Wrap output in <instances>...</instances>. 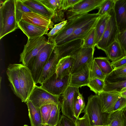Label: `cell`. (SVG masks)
<instances>
[{
    "label": "cell",
    "instance_id": "obj_1",
    "mask_svg": "<svg viewBox=\"0 0 126 126\" xmlns=\"http://www.w3.org/2000/svg\"><path fill=\"white\" fill-rule=\"evenodd\" d=\"M15 1L6 0L0 6V39L19 28L16 18Z\"/></svg>",
    "mask_w": 126,
    "mask_h": 126
},
{
    "label": "cell",
    "instance_id": "obj_2",
    "mask_svg": "<svg viewBox=\"0 0 126 126\" xmlns=\"http://www.w3.org/2000/svg\"><path fill=\"white\" fill-rule=\"evenodd\" d=\"M99 16L97 13H87L77 16L68 21L65 25L53 36L48 37V42L58 45L71 35L77 28Z\"/></svg>",
    "mask_w": 126,
    "mask_h": 126
},
{
    "label": "cell",
    "instance_id": "obj_3",
    "mask_svg": "<svg viewBox=\"0 0 126 126\" xmlns=\"http://www.w3.org/2000/svg\"><path fill=\"white\" fill-rule=\"evenodd\" d=\"M85 112L89 117L91 126H108L109 113L102 111L101 102L98 94L91 95L82 112Z\"/></svg>",
    "mask_w": 126,
    "mask_h": 126
},
{
    "label": "cell",
    "instance_id": "obj_4",
    "mask_svg": "<svg viewBox=\"0 0 126 126\" xmlns=\"http://www.w3.org/2000/svg\"><path fill=\"white\" fill-rule=\"evenodd\" d=\"M55 46L54 43L48 42L37 55L29 62L27 67L31 71L35 84L38 83L43 68Z\"/></svg>",
    "mask_w": 126,
    "mask_h": 126
},
{
    "label": "cell",
    "instance_id": "obj_5",
    "mask_svg": "<svg viewBox=\"0 0 126 126\" xmlns=\"http://www.w3.org/2000/svg\"><path fill=\"white\" fill-rule=\"evenodd\" d=\"M48 43L43 35L32 39L28 38L23 51L20 54L19 62L27 66L30 61L37 55Z\"/></svg>",
    "mask_w": 126,
    "mask_h": 126
},
{
    "label": "cell",
    "instance_id": "obj_6",
    "mask_svg": "<svg viewBox=\"0 0 126 126\" xmlns=\"http://www.w3.org/2000/svg\"><path fill=\"white\" fill-rule=\"evenodd\" d=\"M19 82L21 94V100L26 103L36 85L31 71L27 66L19 64Z\"/></svg>",
    "mask_w": 126,
    "mask_h": 126
},
{
    "label": "cell",
    "instance_id": "obj_7",
    "mask_svg": "<svg viewBox=\"0 0 126 126\" xmlns=\"http://www.w3.org/2000/svg\"><path fill=\"white\" fill-rule=\"evenodd\" d=\"M111 16L103 34L96 47L104 51L112 43L117 40L119 32L114 9L110 12Z\"/></svg>",
    "mask_w": 126,
    "mask_h": 126
},
{
    "label": "cell",
    "instance_id": "obj_8",
    "mask_svg": "<svg viewBox=\"0 0 126 126\" xmlns=\"http://www.w3.org/2000/svg\"><path fill=\"white\" fill-rule=\"evenodd\" d=\"M60 96L52 94L40 86L35 85L27 100L30 101L35 107L40 108L49 104L61 105Z\"/></svg>",
    "mask_w": 126,
    "mask_h": 126
},
{
    "label": "cell",
    "instance_id": "obj_9",
    "mask_svg": "<svg viewBox=\"0 0 126 126\" xmlns=\"http://www.w3.org/2000/svg\"><path fill=\"white\" fill-rule=\"evenodd\" d=\"M71 75L60 79L57 77L55 73L43 82L40 86L52 94L60 96L69 86Z\"/></svg>",
    "mask_w": 126,
    "mask_h": 126
},
{
    "label": "cell",
    "instance_id": "obj_10",
    "mask_svg": "<svg viewBox=\"0 0 126 126\" xmlns=\"http://www.w3.org/2000/svg\"><path fill=\"white\" fill-rule=\"evenodd\" d=\"M105 0H82L67 10L66 15L68 21L81 15L88 13L96 9H98Z\"/></svg>",
    "mask_w": 126,
    "mask_h": 126
},
{
    "label": "cell",
    "instance_id": "obj_11",
    "mask_svg": "<svg viewBox=\"0 0 126 126\" xmlns=\"http://www.w3.org/2000/svg\"><path fill=\"white\" fill-rule=\"evenodd\" d=\"M79 88L69 86L63 94L61 110L63 115L76 122V118L74 108L75 93Z\"/></svg>",
    "mask_w": 126,
    "mask_h": 126
},
{
    "label": "cell",
    "instance_id": "obj_12",
    "mask_svg": "<svg viewBox=\"0 0 126 126\" xmlns=\"http://www.w3.org/2000/svg\"><path fill=\"white\" fill-rule=\"evenodd\" d=\"M83 40L79 39L55 46L59 59L67 56H75L82 47Z\"/></svg>",
    "mask_w": 126,
    "mask_h": 126
},
{
    "label": "cell",
    "instance_id": "obj_13",
    "mask_svg": "<svg viewBox=\"0 0 126 126\" xmlns=\"http://www.w3.org/2000/svg\"><path fill=\"white\" fill-rule=\"evenodd\" d=\"M94 48L82 47L75 56V61L71 74L79 70L94 59Z\"/></svg>",
    "mask_w": 126,
    "mask_h": 126
},
{
    "label": "cell",
    "instance_id": "obj_14",
    "mask_svg": "<svg viewBox=\"0 0 126 126\" xmlns=\"http://www.w3.org/2000/svg\"><path fill=\"white\" fill-rule=\"evenodd\" d=\"M98 94L102 112L109 114L112 112L116 103L121 96L120 93L115 91H103Z\"/></svg>",
    "mask_w": 126,
    "mask_h": 126
},
{
    "label": "cell",
    "instance_id": "obj_15",
    "mask_svg": "<svg viewBox=\"0 0 126 126\" xmlns=\"http://www.w3.org/2000/svg\"><path fill=\"white\" fill-rule=\"evenodd\" d=\"M92 62L71 74L69 86L79 88L87 86L90 80V71Z\"/></svg>",
    "mask_w": 126,
    "mask_h": 126
},
{
    "label": "cell",
    "instance_id": "obj_16",
    "mask_svg": "<svg viewBox=\"0 0 126 126\" xmlns=\"http://www.w3.org/2000/svg\"><path fill=\"white\" fill-rule=\"evenodd\" d=\"M19 64H9L6 71L10 86L14 94L21 99V94L19 84Z\"/></svg>",
    "mask_w": 126,
    "mask_h": 126
},
{
    "label": "cell",
    "instance_id": "obj_17",
    "mask_svg": "<svg viewBox=\"0 0 126 126\" xmlns=\"http://www.w3.org/2000/svg\"><path fill=\"white\" fill-rule=\"evenodd\" d=\"M21 20L36 26L48 29H52L54 25L51 19L32 12L24 13Z\"/></svg>",
    "mask_w": 126,
    "mask_h": 126
},
{
    "label": "cell",
    "instance_id": "obj_18",
    "mask_svg": "<svg viewBox=\"0 0 126 126\" xmlns=\"http://www.w3.org/2000/svg\"><path fill=\"white\" fill-rule=\"evenodd\" d=\"M100 16L92 19L88 23L76 29L73 33L60 42L58 45H60L73 40L80 39L83 40L90 31L95 27Z\"/></svg>",
    "mask_w": 126,
    "mask_h": 126
},
{
    "label": "cell",
    "instance_id": "obj_19",
    "mask_svg": "<svg viewBox=\"0 0 126 126\" xmlns=\"http://www.w3.org/2000/svg\"><path fill=\"white\" fill-rule=\"evenodd\" d=\"M18 25L28 38L32 39L47 34L49 29L41 27L21 20Z\"/></svg>",
    "mask_w": 126,
    "mask_h": 126
},
{
    "label": "cell",
    "instance_id": "obj_20",
    "mask_svg": "<svg viewBox=\"0 0 126 126\" xmlns=\"http://www.w3.org/2000/svg\"><path fill=\"white\" fill-rule=\"evenodd\" d=\"M59 60L55 46L48 61L43 68L38 83L41 84L55 73Z\"/></svg>",
    "mask_w": 126,
    "mask_h": 126
},
{
    "label": "cell",
    "instance_id": "obj_21",
    "mask_svg": "<svg viewBox=\"0 0 126 126\" xmlns=\"http://www.w3.org/2000/svg\"><path fill=\"white\" fill-rule=\"evenodd\" d=\"M119 32L126 29V0H115L114 9Z\"/></svg>",
    "mask_w": 126,
    "mask_h": 126
},
{
    "label": "cell",
    "instance_id": "obj_22",
    "mask_svg": "<svg viewBox=\"0 0 126 126\" xmlns=\"http://www.w3.org/2000/svg\"><path fill=\"white\" fill-rule=\"evenodd\" d=\"M75 61V56H67L60 59L57 65L55 72L57 77L62 79L71 75Z\"/></svg>",
    "mask_w": 126,
    "mask_h": 126
},
{
    "label": "cell",
    "instance_id": "obj_23",
    "mask_svg": "<svg viewBox=\"0 0 126 126\" xmlns=\"http://www.w3.org/2000/svg\"><path fill=\"white\" fill-rule=\"evenodd\" d=\"M22 2L32 12L46 16L51 20L54 13L47 8L39 0H21Z\"/></svg>",
    "mask_w": 126,
    "mask_h": 126
},
{
    "label": "cell",
    "instance_id": "obj_24",
    "mask_svg": "<svg viewBox=\"0 0 126 126\" xmlns=\"http://www.w3.org/2000/svg\"><path fill=\"white\" fill-rule=\"evenodd\" d=\"M104 52L107 57L112 62L116 61L125 56L124 50L117 40L110 44Z\"/></svg>",
    "mask_w": 126,
    "mask_h": 126
},
{
    "label": "cell",
    "instance_id": "obj_25",
    "mask_svg": "<svg viewBox=\"0 0 126 126\" xmlns=\"http://www.w3.org/2000/svg\"><path fill=\"white\" fill-rule=\"evenodd\" d=\"M26 104L28 109L31 126H43L40 108L35 106L29 100L27 101Z\"/></svg>",
    "mask_w": 126,
    "mask_h": 126
},
{
    "label": "cell",
    "instance_id": "obj_26",
    "mask_svg": "<svg viewBox=\"0 0 126 126\" xmlns=\"http://www.w3.org/2000/svg\"><path fill=\"white\" fill-rule=\"evenodd\" d=\"M126 106L110 113L109 115L108 126H126V121L123 114Z\"/></svg>",
    "mask_w": 126,
    "mask_h": 126
},
{
    "label": "cell",
    "instance_id": "obj_27",
    "mask_svg": "<svg viewBox=\"0 0 126 126\" xmlns=\"http://www.w3.org/2000/svg\"><path fill=\"white\" fill-rule=\"evenodd\" d=\"M110 16V13L101 16L96 23L95 27V47L103 34Z\"/></svg>",
    "mask_w": 126,
    "mask_h": 126
},
{
    "label": "cell",
    "instance_id": "obj_28",
    "mask_svg": "<svg viewBox=\"0 0 126 126\" xmlns=\"http://www.w3.org/2000/svg\"><path fill=\"white\" fill-rule=\"evenodd\" d=\"M47 8L54 13L53 17L59 18L64 14L62 9V0H39Z\"/></svg>",
    "mask_w": 126,
    "mask_h": 126
},
{
    "label": "cell",
    "instance_id": "obj_29",
    "mask_svg": "<svg viewBox=\"0 0 126 126\" xmlns=\"http://www.w3.org/2000/svg\"><path fill=\"white\" fill-rule=\"evenodd\" d=\"M94 60L106 76L109 75L113 70L111 63L107 57L94 58Z\"/></svg>",
    "mask_w": 126,
    "mask_h": 126
},
{
    "label": "cell",
    "instance_id": "obj_30",
    "mask_svg": "<svg viewBox=\"0 0 126 126\" xmlns=\"http://www.w3.org/2000/svg\"><path fill=\"white\" fill-rule=\"evenodd\" d=\"M15 12L16 22L18 23L21 20L23 14L25 13L32 12L22 2L21 0H15Z\"/></svg>",
    "mask_w": 126,
    "mask_h": 126
},
{
    "label": "cell",
    "instance_id": "obj_31",
    "mask_svg": "<svg viewBox=\"0 0 126 126\" xmlns=\"http://www.w3.org/2000/svg\"><path fill=\"white\" fill-rule=\"evenodd\" d=\"M61 108V105L53 104L47 125L49 126H57L60 117V110Z\"/></svg>",
    "mask_w": 126,
    "mask_h": 126
},
{
    "label": "cell",
    "instance_id": "obj_32",
    "mask_svg": "<svg viewBox=\"0 0 126 126\" xmlns=\"http://www.w3.org/2000/svg\"><path fill=\"white\" fill-rule=\"evenodd\" d=\"M106 77L93 59L90 69V79H98L105 81Z\"/></svg>",
    "mask_w": 126,
    "mask_h": 126
},
{
    "label": "cell",
    "instance_id": "obj_33",
    "mask_svg": "<svg viewBox=\"0 0 126 126\" xmlns=\"http://www.w3.org/2000/svg\"><path fill=\"white\" fill-rule=\"evenodd\" d=\"M105 82L103 91H115L120 93L123 89L126 88V80L114 82Z\"/></svg>",
    "mask_w": 126,
    "mask_h": 126
},
{
    "label": "cell",
    "instance_id": "obj_34",
    "mask_svg": "<svg viewBox=\"0 0 126 126\" xmlns=\"http://www.w3.org/2000/svg\"><path fill=\"white\" fill-rule=\"evenodd\" d=\"M105 84L104 81L99 79H95L90 80L87 86L91 90L96 94H98L103 91Z\"/></svg>",
    "mask_w": 126,
    "mask_h": 126
},
{
    "label": "cell",
    "instance_id": "obj_35",
    "mask_svg": "<svg viewBox=\"0 0 126 126\" xmlns=\"http://www.w3.org/2000/svg\"><path fill=\"white\" fill-rule=\"evenodd\" d=\"M115 0H105L98 9L97 13L101 16L109 13L114 9Z\"/></svg>",
    "mask_w": 126,
    "mask_h": 126
},
{
    "label": "cell",
    "instance_id": "obj_36",
    "mask_svg": "<svg viewBox=\"0 0 126 126\" xmlns=\"http://www.w3.org/2000/svg\"><path fill=\"white\" fill-rule=\"evenodd\" d=\"M95 27L93 28L83 39L82 47L94 48L95 37Z\"/></svg>",
    "mask_w": 126,
    "mask_h": 126
},
{
    "label": "cell",
    "instance_id": "obj_37",
    "mask_svg": "<svg viewBox=\"0 0 126 126\" xmlns=\"http://www.w3.org/2000/svg\"><path fill=\"white\" fill-rule=\"evenodd\" d=\"M53 104H49L44 105L40 108L43 126L47 125L48 121Z\"/></svg>",
    "mask_w": 126,
    "mask_h": 126
},
{
    "label": "cell",
    "instance_id": "obj_38",
    "mask_svg": "<svg viewBox=\"0 0 126 126\" xmlns=\"http://www.w3.org/2000/svg\"><path fill=\"white\" fill-rule=\"evenodd\" d=\"M79 92V89L75 93L74 97V108L75 116L77 119L82 111L78 99V96Z\"/></svg>",
    "mask_w": 126,
    "mask_h": 126
},
{
    "label": "cell",
    "instance_id": "obj_39",
    "mask_svg": "<svg viewBox=\"0 0 126 126\" xmlns=\"http://www.w3.org/2000/svg\"><path fill=\"white\" fill-rule=\"evenodd\" d=\"M57 126H76V122L62 114L60 116Z\"/></svg>",
    "mask_w": 126,
    "mask_h": 126
},
{
    "label": "cell",
    "instance_id": "obj_40",
    "mask_svg": "<svg viewBox=\"0 0 126 126\" xmlns=\"http://www.w3.org/2000/svg\"><path fill=\"white\" fill-rule=\"evenodd\" d=\"M126 73V65L113 69L109 75L106 76V79H110L118 77Z\"/></svg>",
    "mask_w": 126,
    "mask_h": 126
},
{
    "label": "cell",
    "instance_id": "obj_41",
    "mask_svg": "<svg viewBox=\"0 0 126 126\" xmlns=\"http://www.w3.org/2000/svg\"><path fill=\"white\" fill-rule=\"evenodd\" d=\"M117 40L120 43L126 55V29L123 31L118 32Z\"/></svg>",
    "mask_w": 126,
    "mask_h": 126
},
{
    "label": "cell",
    "instance_id": "obj_42",
    "mask_svg": "<svg viewBox=\"0 0 126 126\" xmlns=\"http://www.w3.org/2000/svg\"><path fill=\"white\" fill-rule=\"evenodd\" d=\"M68 22L66 20L55 25L54 27L47 35L48 37H52L60 31L65 25Z\"/></svg>",
    "mask_w": 126,
    "mask_h": 126
},
{
    "label": "cell",
    "instance_id": "obj_43",
    "mask_svg": "<svg viewBox=\"0 0 126 126\" xmlns=\"http://www.w3.org/2000/svg\"><path fill=\"white\" fill-rule=\"evenodd\" d=\"M82 0H62V9L63 11L67 10L68 9L72 8Z\"/></svg>",
    "mask_w": 126,
    "mask_h": 126
},
{
    "label": "cell",
    "instance_id": "obj_44",
    "mask_svg": "<svg viewBox=\"0 0 126 126\" xmlns=\"http://www.w3.org/2000/svg\"><path fill=\"white\" fill-rule=\"evenodd\" d=\"M84 115L81 118L79 117L77 119L76 126H91L88 116L85 112Z\"/></svg>",
    "mask_w": 126,
    "mask_h": 126
},
{
    "label": "cell",
    "instance_id": "obj_45",
    "mask_svg": "<svg viewBox=\"0 0 126 126\" xmlns=\"http://www.w3.org/2000/svg\"><path fill=\"white\" fill-rule=\"evenodd\" d=\"M126 106V98L121 96L116 103L112 112L121 109Z\"/></svg>",
    "mask_w": 126,
    "mask_h": 126
},
{
    "label": "cell",
    "instance_id": "obj_46",
    "mask_svg": "<svg viewBox=\"0 0 126 126\" xmlns=\"http://www.w3.org/2000/svg\"><path fill=\"white\" fill-rule=\"evenodd\" d=\"M113 69H116L126 65V56L114 62L111 63Z\"/></svg>",
    "mask_w": 126,
    "mask_h": 126
},
{
    "label": "cell",
    "instance_id": "obj_47",
    "mask_svg": "<svg viewBox=\"0 0 126 126\" xmlns=\"http://www.w3.org/2000/svg\"><path fill=\"white\" fill-rule=\"evenodd\" d=\"M125 80H126V73L119 76L114 78L106 79L105 81L110 82H114Z\"/></svg>",
    "mask_w": 126,
    "mask_h": 126
},
{
    "label": "cell",
    "instance_id": "obj_48",
    "mask_svg": "<svg viewBox=\"0 0 126 126\" xmlns=\"http://www.w3.org/2000/svg\"><path fill=\"white\" fill-rule=\"evenodd\" d=\"M78 99L79 102L80 104L82 110H83L85 107V104L84 101V98L82 94H80L79 92L78 94Z\"/></svg>",
    "mask_w": 126,
    "mask_h": 126
},
{
    "label": "cell",
    "instance_id": "obj_49",
    "mask_svg": "<svg viewBox=\"0 0 126 126\" xmlns=\"http://www.w3.org/2000/svg\"><path fill=\"white\" fill-rule=\"evenodd\" d=\"M120 93L121 96L126 98V88L123 89Z\"/></svg>",
    "mask_w": 126,
    "mask_h": 126
},
{
    "label": "cell",
    "instance_id": "obj_50",
    "mask_svg": "<svg viewBox=\"0 0 126 126\" xmlns=\"http://www.w3.org/2000/svg\"><path fill=\"white\" fill-rule=\"evenodd\" d=\"M123 114L126 121V108L124 111Z\"/></svg>",
    "mask_w": 126,
    "mask_h": 126
},
{
    "label": "cell",
    "instance_id": "obj_51",
    "mask_svg": "<svg viewBox=\"0 0 126 126\" xmlns=\"http://www.w3.org/2000/svg\"><path fill=\"white\" fill-rule=\"evenodd\" d=\"M93 126H101V125H95Z\"/></svg>",
    "mask_w": 126,
    "mask_h": 126
},
{
    "label": "cell",
    "instance_id": "obj_52",
    "mask_svg": "<svg viewBox=\"0 0 126 126\" xmlns=\"http://www.w3.org/2000/svg\"><path fill=\"white\" fill-rule=\"evenodd\" d=\"M23 126H29L27 125H25Z\"/></svg>",
    "mask_w": 126,
    "mask_h": 126
},
{
    "label": "cell",
    "instance_id": "obj_53",
    "mask_svg": "<svg viewBox=\"0 0 126 126\" xmlns=\"http://www.w3.org/2000/svg\"><path fill=\"white\" fill-rule=\"evenodd\" d=\"M48 126V125H47V126Z\"/></svg>",
    "mask_w": 126,
    "mask_h": 126
},
{
    "label": "cell",
    "instance_id": "obj_54",
    "mask_svg": "<svg viewBox=\"0 0 126 126\" xmlns=\"http://www.w3.org/2000/svg\"></svg>",
    "mask_w": 126,
    "mask_h": 126
},
{
    "label": "cell",
    "instance_id": "obj_55",
    "mask_svg": "<svg viewBox=\"0 0 126 126\" xmlns=\"http://www.w3.org/2000/svg\"><path fill=\"white\" fill-rule=\"evenodd\" d=\"M125 56H126V55Z\"/></svg>",
    "mask_w": 126,
    "mask_h": 126
},
{
    "label": "cell",
    "instance_id": "obj_56",
    "mask_svg": "<svg viewBox=\"0 0 126 126\" xmlns=\"http://www.w3.org/2000/svg\"></svg>",
    "mask_w": 126,
    "mask_h": 126
}]
</instances>
